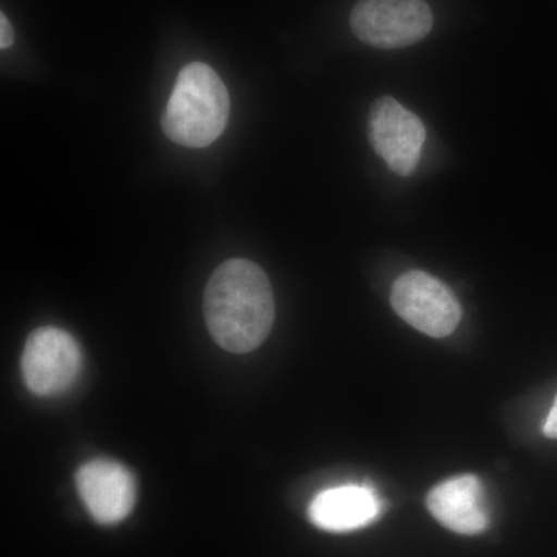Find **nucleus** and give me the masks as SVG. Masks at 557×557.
Here are the masks:
<instances>
[{
    "instance_id": "0eeeda50",
    "label": "nucleus",
    "mask_w": 557,
    "mask_h": 557,
    "mask_svg": "<svg viewBox=\"0 0 557 557\" xmlns=\"http://www.w3.org/2000/svg\"><path fill=\"white\" fill-rule=\"evenodd\" d=\"M81 500L91 518L102 525H115L131 515L135 504V480L123 465L98 458L76 472Z\"/></svg>"
},
{
    "instance_id": "9b49d317",
    "label": "nucleus",
    "mask_w": 557,
    "mask_h": 557,
    "mask_svg": "<svg viewBox=\"0 0 557 557\" xmlns=\"http://www.w3.org/2000/svg\"><path fill=\"white\" fill-rule=\"evenodd\" d=\"M545 437L557 440V395L544 424Z\"/></svg>"
},
{
    "instance_id": "f257e3e1",
    "label": "nucleus",
    "mask_w": 557,
    "mask_h": 557,
    "mask_svg": "<svg viewBox=\"0 0 557 557\" xmlns=\"http://www.w3.org/2000/svg\"><path fill=\"white\" fill-rule=\"evenodd\" d=\"M205 319L212 338L231 354H248L269 338L274 296L265 271L247 259L223 262L205 289Z\"/></svg>"
},
{
    "instance_id": "1a4fd4ad",
    "label": "nucleus",
    "mask_w": 557,
    "mask_h": 557,
    "mask_svg": "<svg viewBox=\"0 0 557 557\" xmlns=\"http://www.w3.org/2000/svg\"><path fill=\"white\" fill-rule=\"evenodd\" d=\"M381 500L370 485H341L322 491L310 504L313 525L330 533H348L375 522Z\"/></svg>"
},
{
    "instance_id": "9d476101",
    "label": "nucleus",
    "mask_w": 557,
    "mask_h": 557,
    "mask_svg": "<svg viewBox=\"0 0 557 557\" xmlns=\"http://www.w3.org/2000/svg\"><path fill=\"white\" fill-rule=\"evenodd\" d=\"M13 27H11L10 21L7 20L5 14L2 13V16H0V49H10L11 44H13Z\"/></svg>"
},
{
    "instance_id": "f03ea898",
    "label": "nucleus",
    "mask_w": 557,
    "mask_h": 557,
    "mask_svg": "<svg viewBox=\"0 0 557 557\" xmlns=\"http://www.w3.org/2000/svg\"><path fill=\"white\" fill-rule=\"evenodd\" d=\"M230 94L214 69L193 62L178 73L161 126L171 141L185 148H207L225 131Z\"/></svg>"
},
{
    "instance_id": "423d86ee",
    "label": "nucleus",
    "mask_w": 557,
    "mask_h": 557,
    "mask_svg": "<svg viewBox=\"0 0 557 557\" xmlns=\"http://www.w3.org/2000/svg\"><path fill=\"white\" fill-rule=\"evenodd\" d=\"M369 134L373 149L395 174L408 177L416 171L426 139L424 124L416 113L394 98H380L370 109Z\"/></svg>"
},
{
    "instance_id": "20e7f679",
    "label": "nucleus",
    "mask_w": 557,
    "mask_h": 557,
    "mask_svg": "<svg viewBox=\"0 0 557 557\" xmlns=\"http://www.w3.org/2000/svg\"><path fill=\"white\" fill-rule=\"evenodd\" d=\"M21 369L22 379L33 394L54 397L69 391L79 379L83 354L65 330L40 327L25 343Z\"/></svg>"
},
{
    "instance_id": "7ed1b4c3",
    "label": "nucleus",
    "mask_w": 557,
    "mask_h": 557,
    "mask_svg": "<svg viewBox=\"0 0 557 557\" xmlns=\"http://www.w3.org/2000/svg\"><path fill=\"white\" fill-rule=\"evenodd\" d=\"M432 24L426 0H359L350 16L355 36L379 49L412 46L426 38Z\"/></svg>"
},
{
    "instance_id": "39448f33",
    "label": "nucleus",
    "mask_w": 557,
    "mask_h": 557,
    "mask_svg": "<svg viewBox=\"0 0 557 557\" xmlns=\"http://www.w3.org/2000/svg\"><path fill=\"white\" fill-rule=\"evenodd\" d=\"M391 302L399 318L432 338L456 332L461 307L442 281L424 271H409L395 281Z\"/></svg>"
},
{
    "instance_id": "6e6552de",
    "label": "nucleus",
    "mask_w": 557,
    "mask_h": 557,
    "mask_svg": "<svg viewBox=\"0 0 557 557\" xmlns=\"http://www.w3.org/2000/svg\"><path fill=\"white\" fill-rule=\"evenodd\" d=\"M431 515L454 533L474 536L490 525L485 491L478 475L465 474L432 487L428 496Z\"/></svg>"
}]
</instances>
